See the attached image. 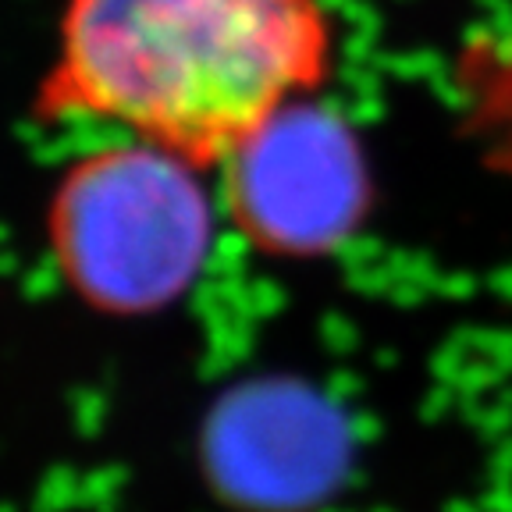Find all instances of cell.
I'll list each match as a JSON object with an SVG mask.
<instances>
[{
    "label": "cell",
    "mask_w": 512,
    "mask_h": 512,
    "mask_svg": "<svg viewBox=\"0 0 512 512\" xmlns=\"http://www.w3.org/2000/svg\"><path fill=\"white\" fill-rule=\"evenodd\" d=\"M200 171L139 139L75 160L47 214L50 256L64 285L111 317H143L182 299L214 242V203Z\"/></svg>",
    "instance_id": "cell-2"
},
{
    "label": "cell",
    "mask_w": 512,
    "mask_h": 512,
    "mask_svg": "<svg viewBox=\"0 0 512 512\" xmlns=\"http://www.w3.org/2000/svg\"><path fill=\"white\" fill-rule=\"evenodd\" d=\"M217 168H224V203L235 228L281 260L335 253L370 207L360 143L313 96L256 125Z\"/></svg>",
    "instance_id": "cell-3"
},
{
    "label": "cell",
    "mask_w": 512,
    "mask_h": 512,
    "mask_svg": "<svg viewBox=\"0 0 512 512\" xmlns=\"http://www.w3.org/2000/svg\"><path fill=\"white\" fill-rule=\"evenodd\" d=\"M331 57L324 0H64L40 111L217 168Z\"/></svg>",
    "instance_id": "cell-1"
},
{
    "label": "cell",
    "mask_w": 512,
    "mask_h": 512,
    "mask_svg": "<svg viewBox=\"0 0 512 512\" xmlns=\"http://www.w3.org/2000/svg\"><path fill=\"white\" fill-rule=\"evenodd\" d=\"M349 441L338 413L306 388L249 384L214 409L203 473L239 512H313L345 477Z\"/></svg>",
    "instance_id": "cell-4"
}]
</instances>
